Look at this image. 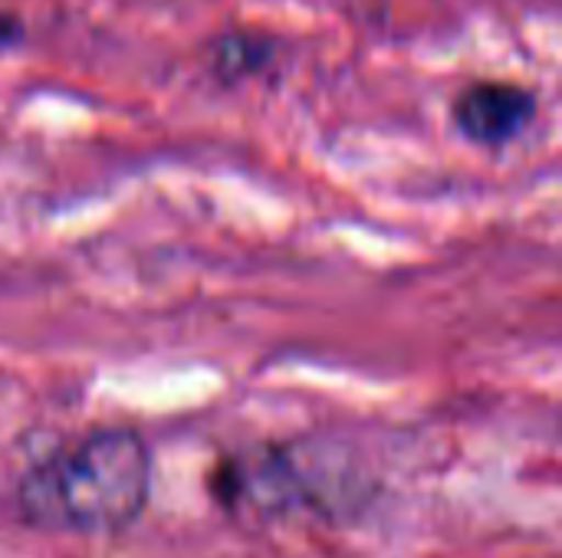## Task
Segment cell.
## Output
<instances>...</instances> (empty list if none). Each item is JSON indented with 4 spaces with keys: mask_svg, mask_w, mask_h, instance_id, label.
<instances>
[{
    "mask_svg": "<svg viewBox=\"0 0 562 558\" xmlns=\"http://www.w3.org/2000/svg\"><path fill=\"white\" fill-rule=\"evenodd\" d=\"M280 53V43L270 33L257 30H227L207 43V69L224 86H237L244 79H254L273 66Z\"/></svg>",
    "mask_w": 562,
    "mask_h": 558,
    "instance_id": "cell-3",
    "label": "cell"
},
{
    "mask_svg": "<svg viewBox=\"0 0 562 558\" xmlns=\"http://www.w3.org/2000/svg\"><path fill=\"white\" fill-rule=\"evenodd\" d=\"M151 451L132 428H99L40 464L16 483V513L46 533L115 536L148 506Z\"/></svg>",
    "mask_w": 562,
    "mask_h": 558,
    "instance_id": "cell-1",
    "label": "cell"
},
{
    "mask_svg": "<svg viewBox=\"0 0 562 558\" xmlns=\"http://www.w3.org/2000/svg\"><path fill=\"white\" fill-rule=\"evenodd\" d=\"M540 99L533 89L507 79H481L458 92L451 115L458 132L484 148H501L520 138L537 118Z\"/></svg>",
    "mask_w": 562,
    "mask_h": 558,
    "instance_id": "cell-2",
    "label": "cell"
},
{
    "mask_svg": "<svg viewBox=\"0 0 562 558\" xmlns=\"http://www.w3.org/2000/svg\"><path fill=\"white\" fill-rule=\"evenodd\" d=\"M23 36H26L23 20L16 13H10V10H0V53L16 49L23 43Z\"/></svg>",
    "mask_w": 562,
    "mask_h": 558,
    "instance_id": "cell-4",
    "label": "cell"
}]
</instances>
